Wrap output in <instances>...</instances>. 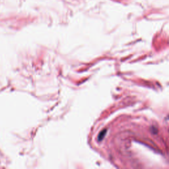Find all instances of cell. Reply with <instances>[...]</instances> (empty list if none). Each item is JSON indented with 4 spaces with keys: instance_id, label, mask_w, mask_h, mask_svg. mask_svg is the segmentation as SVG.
<instances>
[{
    "instance_id": "1",
    "label": "cell",
    "mask_w": 169,
    "mask_h": 169,
    "mask_svg": "<svg viewBox=\"0 0 169 169\" xmlns=\"http://www.w3.org/2000/svg\"><path fill=\"white\" fill-rule=\"evenodd\" d=\"M106 133V130H104V131L100 132V135L99 136V140H101V139H102L104 138V135H105Z\"/></svg>"
}]
</instances>
